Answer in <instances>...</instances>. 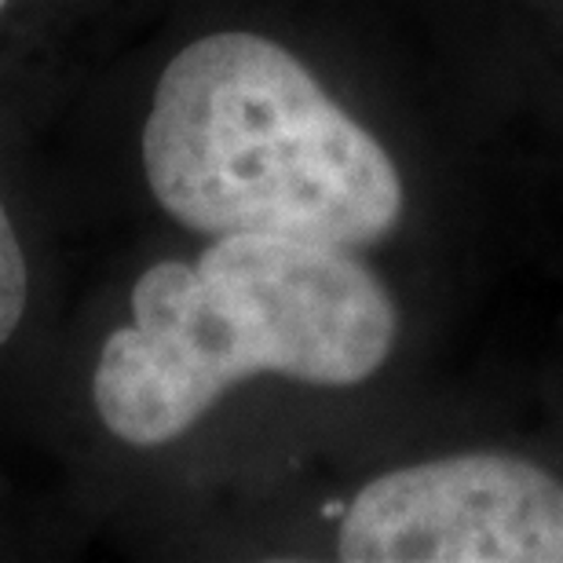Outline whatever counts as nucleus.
I'll return each instance as SVG.
<instances>
[{"mask_svg":"<svg viewBox=\"0 0 563 563\" xmlns=\"http://www.w3.org/2000/svg\"><path fill=\"white\" fill-rule=\"evenodd\" d=\"M143 173L179 228L385 253L418 223L421 190L385 129L264 33L212 30L154 85Z\"/></svg>","mask_w":563,"mask_h":563,"instance_id":"f257e3e1","label":"nucleus"},{"mask_svg":"<svg viewBox=\"0 0 563 563\" xmlns=\"http://www.w3.org/2000/svg\"><path fill=\"white\" fill-rule=\"evenodd\" d=\"M4 4H8V0H0V8H4Z\"/></svg>","mask_w":563,"mask_h":563,"instance_id":"39448f33","label":"nucleus"},{"mask_svg":"<svg viewBox=\"0 0 563 563\" xmlns=\"http://www.w3.org/2000/svg\"><path fill=\"white\" fill-rule=\"evenodd\" d=\"M325 516L344 563H563V465L450 446L385 465Z\"/></svg>","mask_w":563,"mask_h":563,"instance_id":"7ed1b4c3","label":"nucleus"},{"mask_svg":"<svg viewBox=\"0 0 563 563\" xmlns=\"http://www.w3.org/2000/svg\"><path fill=\"white\" fill-rule=\"evenodd\" d=\"M30 297V275H26V256L11 231V220L4 206H0V344H8V336L15 333L22 322Z\"/></svg>","mask_w":563,"mask_h":563,"instance_id":"20e7f679","label":"nucleus"},{"mask_svg":"<svg viewBox=\"0 0 563 563\" xmlns=\"http://www.w3.org/2000/svg\"><path fill=\"white\" fill-rule=\"evenodd\" d=\"M402 336L396 282L366 253L220 234L195 261L140 275L132 322L99 352L92 399L121 443L165 446L256 377L363 388L388 374Z\"/></svg>","mask_w":563,"mask_h":563,"instance_id":"f03ea898","label":"nucleus"}]
</instances>
